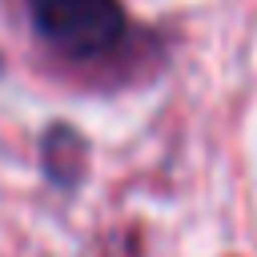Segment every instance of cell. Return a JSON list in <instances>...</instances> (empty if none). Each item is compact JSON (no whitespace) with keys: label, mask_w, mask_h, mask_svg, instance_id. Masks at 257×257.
I'll return each instance as SVG.
<instances>
[{"label":"cell","mask_w":257,"mask_h":257,"mask_svg":"<svg viewBox=\"0 0 257 257\" xmlns=\"http://www.w3.org/2000/svg\"><path fill=\"white\" fill-rule=\"evenodd\" d=\"M28 12L40 36L72 56H100L124 32L116 0H28Z\"/></svg>","instance_id":"1"}]
</instances>
